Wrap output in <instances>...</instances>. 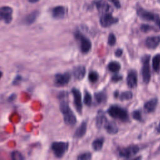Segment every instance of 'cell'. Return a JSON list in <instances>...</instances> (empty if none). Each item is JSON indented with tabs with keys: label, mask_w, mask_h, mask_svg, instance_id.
I'll return each mask as SVG.
<instances>
[{
	"label": "cell",
	"mask_w": 160,
	"mask_h": 160,
	"mask_svg": "<svg viewBox=\"0 0 160 160\" xmlns=\"http://www.w3.org/2000/svg\"><path fill=\"white\" fill-rule=\"evenodd\" d=\"M67 93L66 92H61L59 94V98L60 101V111L63 114L64 120L66 124L74 126L76 123V118L69 106L68 102L66 99Z\"/></svg>",
	"instance_id": "6da1fadb"
},
{
	"label": "cell",
	"mask_w": 160,
	"mask_h": 160,
	"mask_svg": "<svg viewBox=\"0 0 160 160\" xmlns=\"http://www.w3.org/2000/svg\"><path fill=\"white\" fill-rule=\"evenodd\" d=\"M137 15L142 20L147 21H152L160 29V16L156 13L147 11L139 4L136 6Z\"/></svg>",
	"instance_id": "7a4b0ae2"
},
{
	"label": "cell",
	"mask_w": 160,
	"mask_h": 160,
	"mask_svg": "<svg viewBox=\"0 0 160 160\" xmlns=\"http://www.w3.org/2000/svg\"><path fill=\"white\" fill-rule=\"evenodd\" d=\"M108 112L112 118L119 119L122 122H128L129 119L127 111L116 105L110 106L108 109Z\"/></svg>",
	"instance_id": "3957f363"
},
{
	"label": "cell",
	"mask_w": 160,
	"mask_h": 160,
	"mask_svg": "<svg viewBox=\"0 0 160 160\" xmlns=\"http://www.w3.org/2000/svg\"><path fill=\"white\" fill-rule=\"evenodd\" d=\"M68 142L62 141H56L52 143L51 149L54 156L58 158H62L68 149Z\"/></svg>",
	"instance_id": "277c9868"
},
{
	"label": "cell",
	"mask_w": 160,
	"mask_h": 160,
	"mask_svg": "<svg viewBox=\"0 0 160 160\" xmlns=\"http://www.w3.org/2000/svg\"><path fill=\"white\" fill-rule=\"evenodd\" d=\"M74 35L75 38L80 42V48L81 52L84 54L88 52L91 48V42L89 39L79 31H76Z\"/></svg>",
	"instance_id": "5b68a950"
},
{
	"label": "cell",
	"mask_w": 160,
	"mask_h": 160,
	"mask_svg": "<svg viewBox=\"0 0 160 160\" xmlns=\"http://www.w3.org/2000/svg\"><path fill=\"white\" fill-rule=\"evenodd\" d=\"M149 60H150L149 55H145L142 58V70H141V74H142V78L143 82L145 84L149 83L150 79H151Z\"/></svg>",
	"instance_id": "8992f818"
},
{
	"label": "cell",
	"mask_w": 160,
	"mask_h": 160,
	"mask_svg": "<svg viewBox=\"0 0 160 160\" xmlns=\"http://www.w3.org/2000/svg\"><path fill=\"white\" fill-rule=\"evenodd\" d=\"M118 21L119 19L114 17L111 12L102 14L99 19L100 24L103 28H108L116 24Z\"/></svg>",
	"instance_id": "52a82bcc"
},
{
	"label": "cell",
	"mask_w": 160,
	"mask_h": 160,
	"mask_svg": "<svg viewBox=\"0 0 160 160\" xmlns=\"http://www.w3.org/2000/svg\"><path fill=\"white\" fill-rule=\"evenodd\" d=\"M12 9L8 6L0 7V21H3L6 24H9L12 19Z\"/></svg>",
	"instance_id": "ba28073f"
},
{
	"label": "cell",
	"mask_w": 160,
	"mask_h": 160,
	"mask_svg": "<svg viewBox=\"0 0 160 160\" xmlns=\"http://www.w3.org/2000/svg\"><path fill=\"white\" fill-rule=\"evenodd\" d=\"M139 148L136 145H130L119 151V156L124 158H130L139 152Z\"/></svg>",
	"instance_id": "9c48e42d"
},
{
	"label": "cell",
	"mask_w": 160,
	"mask_h": 160,
	"mask_svg": "<svg viewBox=\"0 0 160 160\" xmlns=\"http://www.w3.org/2000/svg\"><path fill=\"white\" fill-rule=\"evenodd\" d=\"M93 4L99 12L102 14L109 13L113 11L111 6L104 0H96L93 2Z\"/></svg>",
	"instance_id": "30bf717a"
},
{
	"label": "cell",
	"mask_w": 160,
	"mask_h": 160,
	"mask_svg": "<svg viewBox=\"0 0 160 160\" xmlns=\"http://www.w3.org/2000/svg\"><path fill=\"white\" fill-rule=\"evenodd\" d=\"M71 74L69 72L59 73L55 75L54 82L55 84L58 86H63L66 85L70 80Z\"/></svg>",
	"instance_id": "8fae6325"
},
{
	"label": "cell",
	"mask_w": 160,
	"mask_h": 160,
	"mask_svg": "<svg viewBox=\"0 0 160 160\" xmlns=\"http://www.w3.org/2000/svg\"><path fill=\"white\" fill-rule=\"evenodd\" d=\"M71 92L73 94L74 102V105H75L76 109L77 111L81 114V111H82V109L81 93L79 89L74 88L72 89Z\"/></svg>",
	"instance_id": "7c38bea8"
},
{
	"label": "cell",
	"mask_w": 160,
	"mask_h": 160,
	"mask_svg": "<svg viewBox=\"0 0 160 160\" xmlns=\"http://www.w3.org/2000/svg\"><path fill=\"white\" fill-rule=\"evenodd\" d=\"M66 14V9L62 6H57L51 9V15L56 19H63Z\"/></svg>",
	"instance_id": "4fadbf2b"
},
{
	"label": "cell",
	"mask_w": 160,
	"mask_h": 160,
	"mask_svg": "<svg viewBox=\"0 0 160 160\" xmlns=\"http://www.w3.org/2000/svg\"><path fill=\"white\" fill-rule=\"evenodd\" d=\"M127 84L130 88H134L138 84L137 73L134 70H131L129 71L126 79Z\"/></svg>",
	"instance_id": "5bb4252c"
},
{
	"label": "cell",
	"mask_w": 160,
	"mask_h": 160,
	"mask_svg": "<svg viewBox=\"0 0 160 160\" xmlns=\"http://www.w3.org/2000/svg\"><path fill=\"white\" fill-rule=\"evenodd\" d=\"M160 44V36H150L146 38L145 44L149 49H155Z\"/></svg>",
	"instance_id": "9a60e30c"
},
{
	"label": "cell",
	"mask_w": 160,
	"mask_h": 160,
	"mask_svg": "<svg viewBox=\"0 0 160 160\" xmlns=\"http://www.w3.org/2000/svg\"><path fill=\"white\" fill-rule=\"evenodd\" d=\"M39 11L38 10H34L24 18L22 19V22L26 25H31L36 21L39 16Z\"/></svg>",
	"instance_id": "2e32d148"
},
{
	"label": "cell",
	"mask_w": 160,
	"mask_h": 160,
	"mask_svg": "<svg viewBox=\"0 0 160 160\" xmlns=\"http://www.w3.org/2000/svg\"><path fill=\"white\" fill-rule=\"evenodd\" d=\"M108 119L104 113V112L101 110L99 111L97 113V116L96 119V125L98 128L101 129L104 128V125L107 122Z\"/></svg>",
	"instance_id": "e0dca14e"
},
{
	"label": "cell",
	"mask_w": 160,
	"mask_h": 160,
	"mask_svg": "<svg viewBox=\"0 0 160 160\" xmlns=\"http://www.w3.org/2000/svg\"><path fill=\"white\" fill-rule=\"evenodd\" d=\"M73 76L76 79H82L86 74V68L84 66H78L73 69Z\"/></svg>",
	"instance_id": "ac0fdd59"
},
{
	"label": "cell",
	"mask_w": 160,
	"mask_h": 160,
	"mask_svg": "<svg viewBox=\"0 0 160 160\" xmlns=\"http://www.w3.org/2000/svg\"><path fill=\"white\" fill-rule=\"evenodd\" d=\"M158 104V99L156 98H153L147 101L144 106V110L146 112H153Z\"/></svg>",
	"instance_id": "d6986e66"
},
{
	"label": "cell",
	"mask_w": 160,
	"mask_h": 160,
	"mask_svg": "<svg viewBox=\"0 0 160 160\" xmlns=\"http://www.w3.org/2000/svg\"><path fill=\"white\" fill-rule=\"evenodd\" d=\"M107 132L110 134H115L118 132V128L117 124L114 121H107L104 126Z\"/></svg>",
	"instance_id": "ffe728a7"
},
{
	"label": "cell",
	"mask_w": 160,
	"mask_h": 160,
	"mask_svg": "<svg viewBox=\"0 0 160 160\" xmlns=\"http://www.w3.org/2000/svg\"><path fill=\"white\" fill-rule=\"evenodd\" d=\"M87 129V122L86 121H83L81 122L80 126L77 128L74 133V137L76 138H82L86 133Z\"/></svg>",
	"instance_id": "44dd1931"
},
{
	"label": "cell",
	"mask_w": 160,
	"mask_h": 160,
	"mask_svg": "<svg viewBox=\"0 0 160 160\" xmlns=\"http://www.w3.org/2000/svg\"><path fill=\"white\" fill-rule=\"evenodd\" d=\"M94 98L96 101L98 103V104H101L102 102H104V101H106V98H107V96L105 92L102 91V92H96L94 94Z\"/></svg>",
	"instance_id": "7402d4cb"
},
{
	"label": "cell",
	"mask_w": 160,
	"mask_h": 160,
	"mask_svg": "<svg viewBox=\"0 0 160 160\" xmlns=\"http://www.w3.org/2000/svg\"><path fill=\"white\" fill-rule=\"evenodd\" d=\"M103 143H104V138H98L92 142V146L95 151H100L102 148Z\"/></svg>",
	"instance_id": "603a6c76"
},
{
	"label": "cell",
	"mask_w": 160,
	"mask_h": 160,
	"mask_svg": "<svg viewBox=\"0 0 160 160\" xmlns=\"http://www.w3.org/2000/svg\"><path fill=\"white\" fill-rule=\"evenodd\" d=\"M152 64L154 71H158L160 68V54H157L153 57Z\"/></svg>",
	"instance_id": "cb8c5ba5"
},
{
	"label": "cell",
	"mask_w": 160,
	"mask_h": 160,
	"mask_svg": "<svg viewBox=\"0 0 160 160\" xmlns=\"http://www.w3.org/2000/svg\"><path fill=\"white\" fill-rule=\"evenodd\" d=\"M108 69L113 72H116L119 71L121 69V65L118 62L116 61H111L108 65Z\"/></svg>",
	"instance_id": "d4e9b609"
},
{
	"label": "cell",
	"mask_w": 160,
	"mask_h": 160,
	"mask_svg": "<svg viewBox=\"0 0 160 160\" xmlns=\"http://www.w3.org/2000/svg\"><path fill=\"white\" fill-rule=\"evenodd\" d=\"M118 97L121 101L130 100L132 98V93L131 91H124L119 94Z\"/></svg>",
	"instance_id": "484cf974"
},
{
	"label": "cell",
	"mask_w": 160,
	"mask_h": 160,
	"mask_svg": "<svg viewBox=\"0 0 160 160\" xmlns=\"http://www.w3.org/2000/svg\"><path fill=\"white\" fill-rule=\"evenodd\" d=\"M11 158L12 160H22L24 159L22 154L18 151H14L11 154Z\"/></svg>",
	"instance_id": "4316f807"
},
{
	"label": "cell",
	"mask_w": 160,
	"mask_h": 160,
	"mask_svg": "<svg viewBox=\"0 0 160 160\" xmlns=\"http://www.w3.org/2000/svg\"><path fill=\"white\" fill-rule=\"evenodd\" d=\"M98 74L96 71H91L89 73L88 79L91 82H95L98 79Z\"/></svg>",
	"instance_id": "83f0119b"
},
{
	"label": "cell",
	"mask_w": 160,
	"mask_h": 160,
	"mask_svg": "<svg viewBox=\"0 0 160 160\" xmlns=\"http://www.w3.org/2000/svg\"><path fill=\"white\" fill-rule=\"evenodd\" d=\"M84 102L87 106H90L92 102V97L89 92L86 91L85 96L84 98Z\"/></svg>",
	"instance_id": "f1b7e54d"
},
{
	"label": "cell",
	"mask_w": 160,
	"mask_h": 160,
	"mask_svg": "<svg viewBox=\"0 0 160 160\" xmlns=\"http://www.w3.org/2000/svg\"><path fill=\"white\" fill-rule=\"evenodd\" d=\"M77 159H79V160H88V159H91V154L90 152H89L81 154L80 155H79L78 156Z\"/></svg>",
	"instance_id": "f546056e"
},
{
	"label": "cell",
	"mask_w": 160,
	"mask_h": 160,
	"mask_svg": "<svg viewBox=\"0 0 160 160\" xmlns=\"http://www.w3.org/2000/svg\"><path fill=\"white\" fill-rule=\"evenodd\" d=\"M140 29L141 30V31L144 32H147L149 31H151V30H153V29H156L153 27V26H151L149 24H142L140 27Z\"/></svg>",
	"instance_id": "4dcf8cb0"
},
{
	"label": "cell",
	"mask_w": 160,
	"mask_h": 160,
	"mask_svg": "<svg viewBox=\"0 0 160 160\" xmlns=\"http://www.w3.org/2000/svg\"><path fill=\"white\" fill-rule=\"evenodd\" d=\"M116 37L113 33H110L109 36H108V42L109 45L110 46H113L116 43Z\"/></svg>",
	"instance_id": "1f68e13d"
},
{
	"label": "cell",
	"mask_w": 160,
	"mask_h": 160,
	"mask_svg": "<svg viewBox=\"0 0 160 160\" xmlns=\"http://www.w3.org/2000/svg\"><path fill=\"white\" fill-rule=\"evenodd\" d=\"M132 118L137 120V121H141L142 120V118H141V112L138 110H136V111H134L132 113Z\"/></svg>",
	"instance_id": "d6a6232c"
},
{
	"label": "cell",
	"mask_w": 160,
	"mask_h": 160,
	"mask_svg": "<svg viewBox=\"0 0 160 160\" xmlns=\"http://www.w3.org/2000/svg\"><path fill=\"white\" fill-rule=\"evenodd\" d=\"M122 79V76L119 75V74H115V75H114L112 77L111 81L112 82H118V81H121Z\"/></svg>",
	"instance_id": "836d02e7"
},
{
	"label": "cell",
	"mask_w": 160,
	"mask_h": 160,
	"mask_svg": "<svg viewBox=\"0 0 160 160\" xmlns=\"http://www.w3.org/2000/svg\"><path fill=\"white\" fill-rule=\"evenodd\" d=\"M22 80V78L21 76H17L15 77V78L14 79L13 81H12V84L14 85H18L20 83V82Z\"/></svg>",
	"instance_id": "e575fe53"
},
{
	"label": "cell",
	"mask_w": 160,
	"mask_h": 160,
	"mask_svg": "<svg viewBox=\"0 0 160 160\" xmlns=\"http://www.w3.org/2000/svg\"><path fill=\"white\" fill-rule=\"evenodd\" d=\"M109 2H111L116 8H121V3L119 0H108Z\"/></svg>",
	"instance_id": "d590c367"
},
{
	"label": "cell",
	"mask_w": 160,
	"mask_h": 160,
	"mask_svg": "<svg viewBox=\"0 0 160 160\" xmlns=\"http://www.w3.org/2000/svg\"><path fill=\"white\" fill-rule=\"evenodd\" d=\"M122 52H123V51H122V49H116V51H115V56H116V57H121V55L122 54Z\"/></svg>",
	"instance_id": "8d00e7d4"
},
{
	"label": "cell",
	"mask_w": 160,
	"mask_h": 160,
	"mask_svg": "<svg viewBox=\"0 0 160 160\" xmlns=\"http://www.w3.org/2000/svg\"><path fill=\"white\" fill-rule=\"evenodd\" d=\"M16 97V96L15 94H12L11 95H10V96H9V98H8L9 101H14V100L15 99Z\"/></svg>",
	"instance_id": "74e56055"
},
{
	"label": "cell",
	"mask_w": 160,
	"mask_h": 160,
	"mask_svg": "<svg viewBox=\"0 0 160 160\" xmlns=\"http://www.w3.org/2000/svg\"><path fill=\"white\" fill-rule=\"evenodd\" d=\"M156 131L158 134H160V122L158 124L157 127L156 128Z\"/></svg>",
	"instance_id": "f35d334b"
},
{
	"label": "cell",
	"mask_w": 160,
	"mask_h": 160,
	"mask_svg": "<svg viewBox=\"0 0 160 160\" xmlns=\"http://www.w3.org/2000/svg\"><path fill=\"white\" fill-rule=\"evenodd\" d=\"M28 1L31 3H36V2H38L39 0H28Z\"/></svg>",
	"instance_id": "ab89813d"
},
{
	"label": "cell",
	"mask_w": 160,
	"mask_h": 160,
	"mask_svg": "<svg viewBox=\"0 0 160 160\" xmlns=\"http://www.w3.org/2000/svg\"><path fill=\"white\" fill-rule=\"evenodd\" d=\"M2 72L0 71V79H1V77H2Z\"/></svg>",
	"instance_id": "60d3db41"
},
{
	"label": "cell",
	"mask_w": 160,
	"mask_h": 160,
	"mask_svg": "<svg viewBox=\"0 0 160 160\" xmlns=\"http://www.w3.org/2000/svg\"><path fill=\"white\" fill-rule=\"evenodd\" d=\"M157 1H158V2L159 4H160V0H157Z\"/></svg>",
	"instance_id": "b9f144b4"
}]
</instances>
